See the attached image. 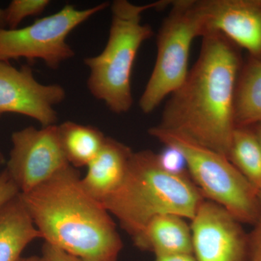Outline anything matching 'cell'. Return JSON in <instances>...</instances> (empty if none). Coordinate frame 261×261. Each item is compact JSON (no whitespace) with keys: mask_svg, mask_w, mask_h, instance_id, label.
<instances>
[{"mask_svg":"<svg viewBox=\"0 0 261 261\" xmlns=\"http://www.w3.org/2000/svg\"><path fill=\"white\" fill-rule=\"evenodd\" d=\"M49 4V0H13L5 9L7 29L18 28L24 19L42 14Z\"/></svg>","mask_w":261,"mask_h":261,"instance_id":"ac0fdd59","label":"cell"},{"mask_svg":"<svg viewBox=\"0 0 261 261\" xmlns=\"http://www.w3.org/2000/svg\"><path fill=\"white\" fill-rule=\"evenodd\" d=\"M66 92L59 84L39 83L32 68H17L10 62H0V116L15 113L29 117L42 127L56 125V106L65 100Z\"/></svg>","mask_w":261,"mask_h":261,"instance_id":"9c48e42d","label":"cell"},{"mask_svg":"<svg viewBox=\"0 0 261 261\" xmlns=\"http://www.w3.org/2000/svg\"><path fill=\"white\" fill-rule=\"evenodd\" d=\"M18 261H42V259L38 256L21 257Z\"/></svg>","mask_w":261,"mask_h":261,"instance_id":"484cf974","label":"cell"},{"mask_svg":"<svg viewBox=\"0 0 261 261\" xmlns=\"http://www.w3.org/2000/svg\"><path fill=\"white\" fill-rule=\"evenodd\" d=\"M39 238L20 194L0 207V261H18L25 247Z\"/></svg>","mask_w":261,"mask_h":261,"instance_id":"5bb4252c","label":"cell"},{"mask_svg":"<svg viewBox=\"0 0 261 261\" xmlns=\"http://www.w3.org/2000/svg\"><path fill=\"white\" fill-rule=\"evenodd\" d=\"M62 148L70 166L87 167L102 148L107 137L89 125L65 121L58 125Z\"/></svg>","mask_w":261,"mask_h":261,"instance_id":"2e32d148","label":"cell"},{"mask_svg":"<svg viewBox=\"0 0 261 261\" xmlns=\"http://www.w3.org/2000/svg\"><path fill=\"white\" fill-rule=\"evenodd\" d=\"M190 225L196 261H245L248 235L221 205L204 200Z\"/></svg>","mask_w":261,"mask_h":261,"instance_id":"30bf717a","label":"cell"},{"mask_svg":"<svg viewBox=\"0 0 261 261\" xmlns=\"http://www.w3.org/2000/svg\"><path fill=\"white\" fill-rule=\"evenodd\" d=\"M148 133L166 147L181 152L192 181L205 200L221 205L240 223L254 225L258 221L257 191L226 156L177 130L157 125Z\"/></svg>","mask_w":261,"mask_h":261,"instance_id":"5b68a950","label":"cell"},{"mask_svg":"<svg viewBox=\"0 0 261 261\" xmlns=\"http://www.w3.org/2000/svg\"><path fill=\"white\" fill-rule=\"evenodd\" d=\"M253 226L252 232L248 235L245 261H261V216Z\"/></svg>","mask_w":261,"mask_h":261,"instance_id":"ffe728a7","label":"cell"},{"mask_svg":"<svg viewBox=\"0 0 261 261\" xmlns=\"http://www.w3.org/2000/svg\"><path fill=\"white\" fill-rule=\"evenodd\" d=\"M109 3H102L87 9L66 5L59 11L36 20L23 28L0 30V62L25 58L29 62L40 60L51 69L75 56L67 37L81 24Z\"/></svg>","mask_w":261,"mask_h":261,"instance_id":"52a82bcc","label":"cell"},{"mask_svg":"<svg viewBox=\"0 0 261 261\" xmlns=\"http://www.w3.org/2000/svg\"><path fill=\"white\" fill-rule=\"evenodd\" d=\"M132 240L137 248L152 252L155 257L192 254L190 226L176 215L154 218Z\"/></svg>","mask_w":261,"mask_h":261,"instance_id":"4fadbf2b","label":"cell"},{"mask_svg":"<svg viewBox=\"0 0 261 261\" xmlns=\"http://www.w3.org/2000/svg\"><path fill=\"white\" fill-rule=\"evenodd\" d=\"M158 154L159 162L166 171L177 174H188L186 161L181 152L171 147Z\"/></svg>","mask_w":261,"mask_h":261,"instance_id":"d6986e66","label":"cell"},{"mask_svg":"<svg viewBox=\"0 0 261 261\" xmlns=\"http://www.w3.org/2000/svg\"><path fill=\"white\" fill-rule=\"evenodd\" d=\"M169 13L157 36V57L139 106L150 114L181 85L188 74L192 42L203 37L200 0L171 1Z\"/></svg>","mask_w":261,"mask_h":261,"instance_id":"8992f818","label":"cell"},{"mask_svg":"<svg viewBox=\"0 0 261 261\" xmlns=\"http://www.w3.org/2000/svg\"><path fill=\"white\" fill-rule=\"evenodd\" d=\"M243 64L240 48L223 34L202 37L198 58L170 95L158 126L181 132L227 157L236 128L235 94Z\"/></svg>","mask_w":261,"mask_h":261,"instance_id":"6da1fadb","label":"cell"},{"mask_svg":"<svg viewBox=\"0 0 261 261\" xmlns=\"http://www.w3.org/2000/svg\"><path fill=\"white\" fill-rule=\"evenodd\" d=\"M204 200L189 174L166 171L147 149L133 152L124 181L102 205L133 238L161 215L192 220Z\"/></svg>","mask_w":261,"mask_h":261,"instance_id":"3957f363","label":"cell"},{"mask_svg":"<svg viewBox=\"0 0 261 261\" xmlns=\"http://www.w3.org/2000/svg\"><path fill=\"white\" fill-rule=\"evenodd\" d=\"M41 257L42 261H84L80 257L70 255L64 250L46 243L43 245Z\"/></svg>","mask_w":261,"mask_h":261,"instance_id":"7402d4cb","label":"cell"},{"mask_svg":"<svg viewBox=\"0 0 261 261\" xmlns=\"http://www.w3.org/2000/svg\"><path fill=\"white\" fill-rule=\"evenodd\" d=\"M133 152L128 146L107 137L102 148L87 166V174L82 178L84 190L102 204L124 181Z\"/></svg>","mask_w":261,"mask_h":261,"instance_id":"7c38bea8","label":"cell"},{"mask_svg":"<svg viewBox=\"0 0 261 261\" xmlns=\"http://www.w3.org/2000/svg\"><path fill=\"white\" fill-rule=\"evenodd\" d=\"M7 29L6 17L5 10L0 8V30Z\"/></svg>","mask_w":261,"mask_h":261,"instance_id":"cb8c5ba5","label":"cell"},{"mask_svg":"<svg viewBox=\"0 0 261 261\" xmlns=\"http://www.w3.org/2000/svg\"><path fill=\"white\" fill-rule=\"evenodd\" d=\"M170 5L171 1H159L138 5L128 0H116L111 5L107 44L100 54L86 58L84 63L89 69V92L113 113H128L133 106L130 77L136 57L142 44L154 35L152 27L142 23V14Z\"/></svg>","mask_w":261,"mask_h":261,"instance_id":"277c9868","label":"cell"},{"mask_svg":"<svg viewBox=\"0 0 261 261\" xmlns=\"http://www.w3.org/2000/svg\"><path fill=\"white\" fill-rule=\"evenodd\" d=\"M228 159L257 192L261 190V142L250 127H236Z\"/></svg>","mask_w":261,"mask_h":261,"instance_id":"e0dca14e","label":"cell"},{"mask_svg":"<svg viewBox=\"0 0 261 261\" xmlns=\"http://www.w3.org/2000/svg\"><path fill=\"white\" fill-rule=\"evenodd\" d=\"M154 261H196L192 254H178V255L156 256Z\"/></svg>","mask_w":261,"mask_h":261,"instance_id":"603a6c76","label":"cell"},{"mask_svg":"<svg viewBox=\"0 0 261 261\" xmlns=\"http://www.w3.org/2000/svg\"><path fill=\"white\" fill-rule=\"evenodd\" d=\"M236 127L261 123V59L249 58L239 74L234 102Z\"/></svg>","mask_w":261,"mask_h":261,"instance_id":"9a60e30c","label":"cell"},{"mask_svg":"<svg viewBox=\"0 0 261 261\" xmlns=\"http://www.w3.org/2000/svg\"><path fill=\"white\" fill-rule=\"evenodd\" d=\"M204 36L223 34L249 58L261 59V0H200Z\"/></svg>","mask_w":261,"mask_h":261,"instance_id":"8fae6325","label":"cell"},{"mask_svg":"<svg viewBox=\"0 0 261 261\" xmlns=\"http://www.w3.org/2000/svg\"><path fill=\"white\" fill-rule=\"evenodd\" d=\"M20 197L46 243L84 261H117L123 242L111 214L69 166Z\"/></svg>","mask_w":261,"mask_h":261,"instance_id":"7a4b0ae2","label":"cell"},{"mask_svg":"<svg viewBox=\"0 0 261 261\" xmlns=\"http://www.w3.org/2000/svg\"><path fill=\"white\" fill-rule=\"evenodd\" d=\"M5 170L20 193H27L70 166L62 148L58 125L13 132Z\"/></svg>","mask_w":261,"mask_h":261,"instance_id":"ba28073f","label":"cell"},{"mask_svg":"<svg viewBox=\"0 0 261 261\" xmlns=\"http://www.w3.org/2000/svg\"><path fill=\"white\" fill-rule=\"evenodd\" d=\"M257 197H258L259 206H260V212H261V190L257 192Z\"/></svg>","mask_w":261,"mask_h":261,"instance_id":"83f0119b","label":"cell"},{"mask_svg":"<svg viewBox=\"0 0 261 261\" xmlns=\"http://www.w3.org/2000/svg\"><path fill=\"white\" fill-rule=\"evenodd\" d=\"M253 132H255V135H256L257 138L260 140L261 142V123H257L256 125H254L250 127Z\"/></svg>","mask_w":261,"mask_h":261,"instance_id":"d4e9b609","label":"cell"},{"mask_svg":"<svg viewBox=\"0 0 261 261\" xmlns=\"http://www.w3.org/2000/svg\"><path fill=\"white\" fill-rule=\"evenodd\" d=\"M20 193L18 187L5 168L0 173V207Z\"/></svg>","mask_w":261,"mask_h":261,"instance_id":"44dd1931","label":"cell"},{"mask_svg":"<svg viewBox=\"0 0 261 261\" xmlns=\"http://www.w3.org/2000/svg\"><path fill=\"white\" fill-rule=\"evenodd\" d=\"M6 163V161H5L4 155L2 153L1 151H0V166H3V164Z\"/></svg>","mask_w":261,"mask_h":261,"instance_id":"4316f807","label":"cell"}]
</instances>
